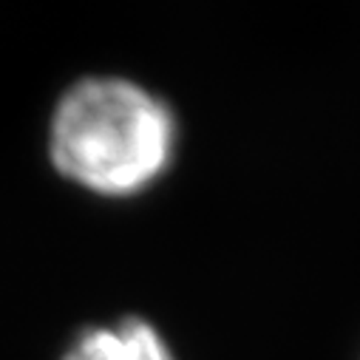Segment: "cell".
Returning a JSON list of instances; mask_svg holds the SVG:
<instances>
[{
    "mask_svg": "<svg viewBox=\"0 0 360 360\" xmlns=\"http://www.w3.org/2000/svg\"><path fill=\"white\" fill-rule=\"evenodd\" d=\"M170 105L128 77H82L65 88L49 122V159L68 182L105 199L145 193L176 156Z\"/></svg>",
    "mask_w": 360,
    "mask_h": 360,
    "instance_id": "1",
    "label": "cell"
},
{
    "mask_svg": "<svg viewBox=\"0 0 360 360\" xmlns=\"http://www.w3.org/2000/svg\"><path fill=\"white\" fill-rule=\"evenodd\" d=\"M60 360H176L162 332L136 315L82 329Z\"/></svg>",
    "mask_w": 360,
    "mask_h": 360,
    "instance_id": "2",
    "label": "cell"
}]
</instances>
